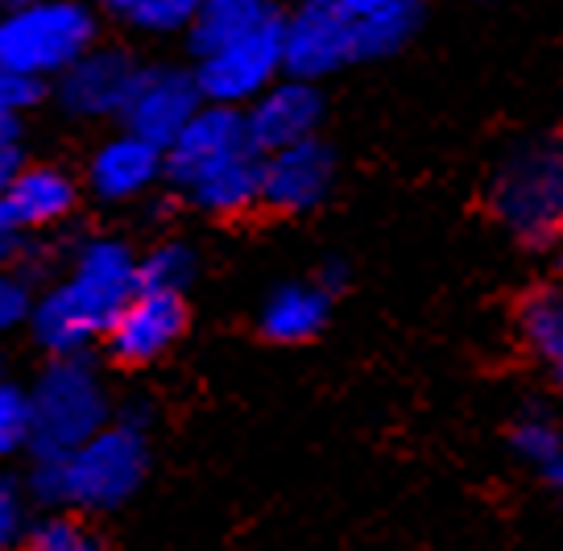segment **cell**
Here are the masks:
<instances>
[{
	"label": "cell",
	"instance_id": "7c38bea8",
	"mask_svg": "<svg viewBox=\"0 0 563 551\" xmlns=\"http://www.w3.org/2000/svg\"><path fill=\"white\" fill-rule=\"evenodd\" d=\"M183 328H187L183 295L137 286V295L124 302L117 323L108 328V344H112V356L124 365H150L175 349Z\"/></svg>",
	"mask_w": 563,
	"mask_h": 551
},
{
	"label": "cell",
	"instance_id": "7a4b0ae2",
	"mask_svg": "<svg viewBox=\"0 0 563 551\" xmlns=\"http://www.w3.org/2000/svg\"><path fill=\"white\" fill-rule=\"evenodd\" d=\"M150 464V448L141 436V423L100 427L91 440H84L58 456H34L30 489L46 506H75V510H112L124 498L137 494Z\"/></svg>",
	"mask_w": 563,
	"mask_h": 551
},
{
	"label": "cell",
	"instance_id": "ac0fdd59",
	"mask_svg": "<svg viewBox=\"0 0 563 551\" xmlns=\"http://www.w3.org/2000/svg\"><path fill=\"white\" fill-rule=\"evenodd\" d=\"M328 311H332V295L319 283H286L269 290L257 323H262V337L274 344H307L323 332Z\"/></svg>",
	"mask_w": 563,
	"mask_h": 551
},
{
	"label": "cell",
	"instance_id": "30bf717a",
	"mask_svg": "<svg viewBox=\"0 0 563 551\" xmlns=\"http://www.w3.org/2000/svg\"><path fill=\"white\" fill-rule=\"evenodd\" d=\"M245 150H257L253 137H249L245 108L203 104L183 125L175 142L166 145V183L187 191L195 178H203L208 170L224 166V162H232Z\"/></svg>",
	"mask_w": 563,
	"mask_h": 551
},
{
	"label": "cell",
	"instance_id": "484cf974",
	"mask_svg": "<svg viewBox=\"0 0 563 551\" xmlns=\"http://www.w3.org/2000/svg\"><path fill=\"white\" fill-rule=\"evenodd\" d=\"M46 100V84L13 67H0V121H21L30 108Z\"/></svg>",
	"mask_w": 563,
	"mask_h": 551
},
{
	"label": "cell",
	"instance_id": "277c9868",
	"mask_svg": "<svg viewBox=\"0 0 563 551\" xmlns=\"http://www.w3.org/2000/svg\"><path fill=\"white\" fill-rule=\"evenodd\" d=\"M100 42V18L88 0H34L0 18V67L51 84Z\"/></svg>",
	"mask_w": 563,
	"mask_h": 551
},
{
	"label": "cell",
	"instance_id": "2e32d148",
	"mask_svg": "<svg viewBox=\"0 0 563 551\" xmlns=\"http://www.w3.org/2000/svg\"><path fill=\"white\" fill-rule=\"evenodd\" d=\"M79 203V183L63 166H21V175L0 196V212L21 232L54 229L63 224Z\"/></svg>",
	"mask_w": 563,
	"mask_h": 551
},
{
	"label": "cell",
	"instance_id": "9c48e42d",
	"mask_svg": "<svg viewBox=\"0 0 563 551\" xmlns=\"http://www.w3.org/2000/svg\"><path fill=\"white\" fill-rule=\"evenodd\" d=\"M282 21H286V75L323 84L328 75L356 63L340 0H299L290 13H282Z\"/></svg>",
	"mask_w": 563,
	"mask_h": 551
},
{
	"label": "cell",
	"instance_id": "4fadbf2b",
	"mask_svg": "<svg viewBox=\"0 0 563 551\" xmlns=\"http://www.w3.org/2000/svg\"><path fill=\"white\" fill-rule=\"evenodd\" d=\"M319 121H323V91H319V84L295 79V75L274 79L253 104H245L249 137L262 154L316 137Z\"/></svg>",
	"mask_w": 563,
	"mask_h": 551
},
{
	"label": "cell",
	"instance_id": "cb8c5ba5",
	"mask_svg": "<svg viewBox=\"0 0 563 551\" xmlns=\"http://www.w3.org/2000/svg\"><path fill=\"white\" fill-rule=\"evenodd\" d=\"M514 448H518L522 461L547 469L555 456H563V436L543 410H530V415H522L518 427H514Z\"/></svg>",
	"mask_w": 563,
	"mask_h": 551
},
{
	"label": "cell",
	"instance_id": "3957f363",
	"mask_svg": "<svg viewBox=\"0 0 563 551\" xmlns=\"http://www.w3.org/2000/svg\"><path fill=\"white\" fill-rule=\"evenodd\" d=\"M489 212L527 250H551L563 236V142L530 137L497 162Z\"/></svg>",
	"mask_w": 563,
	"mask_h": 551
},
{
	"label": "cell",
	"instance_id": "ba28073f",
	"mask_svg": "<svg viewBox=\"0 0 563 551\" xmlns=\"http://www.w3.org/2000/svg\"><path fill=\"white\" fill-rule=\"evenodd\" d=\"M203 104L208 100L199 91L195 67L154 63V67H141L137 71V84H133L129 104L121 112V129H129V133H137V137L166 150Z\"/></svg>",
	"mask_w": 563,
	"mask_h": 551
},
{
	"label": "cell",
	"instance_id": "4316f807",
	"mask_svg": "<svg viewBox=\"0 0 563 551\" xmlns=\"http://www.w3.org/2000/svg\"><path fill=\"white\" fill-rule=\"evenodd\" d=\"M34 311V295H30V278L21 269H0V337L13 332L21 323H30Z\"/></svg>",
	"mask_w": 563,
	"mask_h": 551
},
{
	"label": "cell",
	"instance_id": "d6a6232c",
	"mask_svg": "<svg viewBox=\"0 0 563 551\" xmlns=\"http://www.w3.org/2000/svg\"><path fill=\"white\" fill-rule=\"evenodd\" d=\"M25 4H34V0H0V18H4V13H18Z\"/></svg>",
	"mask_w": 563,
	"mask_h": 551
},
{
	"label": "cell",
	"instance_id": "8fae6325",
	"mask_svg": "<svg viewBox=\"0 0 563 551\" xmlns=\"http://www.w3.org/2000/svg\"><path fill=\"white\" fill-rule=\"evenodd\" d=\"M335 183V154L323 137L282 145L274 154H265L262 170V208L278 216H302L316 212L323 199L332 196Z\"/></svg>",
	"mask_w": 563,
	"mask_h": 551
},
{
	"label": "cell",
	"instance_id": "6da1fadb",
	"mask_svg": "<svg viewBox=\"0 0 563 551\" xmlns=\"http://www.w3.org/2000/svg\"><path fill=\"white\" fill-rule=\"evenodd\" d=\"M137 262L117 236H88L70 257L67 278L54 283L30 311L37 344L54 356H70L108 337L121 307L137 295Z\"/></svg>",
	"mask_w": 563,
	"mask_h": 551
},
{
	"label": "cell",
	"instance_id": "9a60e30c",
	"mask_svg": "<svg viewBox=\"0 0 563 551\" xmlns=\"http://www.w3.org/2000/svg\"><path fill=\"white\" fill-rule=\"evenodd\" d=\"M340 13L352 30L356 63H377L410 46L427 18V0H340Z\"/></svg>",
	"mask_w": 563,
	"mask_h": 551
},
{
	"label": "cell",
	"instance_id": "d6986e66",
	"mask_svg": "<svg viewBox=\"0 0 563 551\" xmlns=\"http://www.w3.org/2000/svg\"><path fill=\"white\" fill-rule=\"evenodd\" d=\"M274 13H278V0H203L191 21V30H187V46L199 58V54L216 51L220 42L262 25Z\"/></svg>",
	"mask_w": 563,
	"mask_h": 551
},
{
	"label": "cell",
	"instance_id": "4dcf8cb0",
	"mask_svg": "<svg viewBox=\"0 0 563 551\" xmlns=\"http://www.w3.org/2000/svg\"><path fill=\"white\" fill-rule=\"evenodd\" d=\"M344 278H349V274H344V262H328V266L319 269L316 283L323 286L328 295H332V290H340V286H344Z\"/></svg>",
	"mask_w": 563,
	"mask_h": 551
},
{
	"label": "cell",
	"instance_id": "5bb4252c",
	"mask_svg": "<svg viewBox=\"0 0 563 551\" xmlns=\"http://www.w3.org/2000/svg\"><path fill=\"white\" fill-rule=\"evenodd\" d=\"M158 178H166V150L137 137V133H129V129L108 137L88 162L91 196L104 199V203L141 199Z\"/></svg>",
	"mask_w": 563,
	"mask_h": 551
},
{
	"label": "cell",
	"instance_id": "83f0119b",
	"mask_svg": "<svg viewBox=\"0 0 563 551\" xmlns=\"http://www.w3.org/2000/svg\"><path fill=\"white\" fill-rule=\"evenodd\" d=\"M25 166V142H21V121H0V196Z\"/></svg>",
	"mask_w": 563,
	"mask_h": 551
},
{
	"label": "cell",
	"instance_id": "52a82bcc",
	"mask_svg": "<svg viewBox=\"0 0 563 551\" xmlns=\"http://www.w3.org/2000/svg\"><path fill=\"white\" fill-rule=\"evenodd\" d=\"M137 71L141 63L133 58V51L96 42L88 54H79L67 71L54 79V100L75 121H108V117L121 121Z\"/></svg>",
	"mask_w": 563,
	"mask_h": 551
},
{
	"label": "cell",
	"instance_id": "e575fe53",
	"mask_svg": "<svg viewBox=\"0 0 563 551\" xmlns=\"http://www.w3.org/2000/svg\"><path fill=\"white\" fill-rule=\"evenodd\" d=\"M555 374H560V390H563V370H555Z\"/></svg>",
	"mask_w": 563,
	"mask_h": 551
},
{
	"label": "cell",
	"instance_id": "d4e9b609",
	"mask_svg": "<svg viewBox=\"0 0 563 551\" xmlns=\"http://www.w3.org/2000/svg\"><path fill=\"white\" fill-rule=\"evenodd\" d=\"M30 436H34L30 394L0 382V461L21 452V448H30Z\"/></svg>",
	"mask_w": 563,
	"mask_h": 551
},
{
	"label": "cell",
	"instance_id": "603a6c76",
	"mask_svg": "<svg viewBox=\"0 0 563 551\" xmlns=\"http://www.w3.org/2000/svg\"><path fill=\"white\" fill-rule=\"evenodd\" d=\"M21 551H104V543L84 518L54 515L21 535Z\"/></svg>",
	"mask_w": 563,
	"mask_h": 551
},
{
	"label": "cell",
	"instance_id": "8992f818",
	"mask_svg": "<svg viewBox=\"0 0 563 551\" xmlns=\"http://www.w3.org/2000/svg\"><path fill=\"white\" fill-rule=\"evenodd\" d=\"M282 75H286V21H282V13L195 58V79H199V91L208 104L245 108Z\"/></svg>",
	"mask_w": 563,
	"mask_h": 551
},
{
	"label": "cell",
	"instance_id": "f546056e",
	"mask_svg": "<svg viewBox=\"0 0 563 551\" xmlns=\"http://www.w3.org/2000/svg\"><path fill=\"white\" fill-rule=\"evenodd\" d=\"M21 253H25V232H21L9 216L0 212V269L18 266Z\"/></svg>",
	"mask_w": 563,
	"mask_h": 551
},
{
	"label": "cell",
	"instance_id": "7402d4cb",
	"mask_svg": "<svg viewBox=\"0 0 563 551\" xmlns=\"http://www.w3.org/2000/svg\"><path fill=\"white\" fill-rule=\"evenodd\" d=\"M137 274L141 286H150V290H175V295H183L195 283V274H199V257H195L187 241H162V245H154L137 262Z\"/></svg>",
	"mask_w": 563,
	"mask_h": 551
},
{
	"label": "cell",
	"instance_id": "e0dca14e",
	"mask_svg": "<svg viewBox=\"0 0 563 551\" xmlns=\"http://www.w3.org/2000/svg\"><path fill=\"white\" fill-rule=\"evenodd\" d=\"M262 150H245V154H236L224 166L208 170L203 178H195L183 196L191 199V208H199V212L220 216V220H236V216L262 208Z\"/></svg>",
	"mask_w": 563,
	"mask_h": 551
},
{
	"label": "cell",
	"instance_id": "836d02e7",
	"mask_svg": "<svg viewBox=\"0 0 563 551\" xmlns=\"http://www.w3.org/2000/svg\"><path fill=\"white\" fill-rule=\"evenodd\" d=\"M555 250H560V274H563V236H560V245H555Z\"/></svg>",
	"mask_w": 563,
	"mask_h": 551
},
{
	"label": "cell",
	"instance_id": "44dd1931",
	"mask_svg": "<svg viewBox=\"0 0 563 551\" xmlns=\"http://www.w3.org/2000/svg\"><path fill=\"white\" fill-rule=\"evenodd\" d=\"M104 13L133 34L175 37L191 30L195 13L203 0H100Z\"/></svg>",
	"mask_w": 563,
	"mask_h": 551
},
{
	"label": "cell",
	"instance_id": "ffe728a7",
	"mask_svg": "<svg viewBox=\"0 0 563 551\" xmlns=\"http://www.w3.org/2000/svg\"><path fill=\"white\" fill-rule=\"evenodd\" d=\"M518 337L539 361L563 370V286H539L518 302Z\"/></svg>",
	"mask_w": 563,
	"mask_h": 551
},
{
	"label": "cell",
	"instance_id": "f1b7e54d",
	"mask_svg": "<svg viewBox=\"0 0 563 551\" xmlns=\"http://www.w3.org/2000/svg\"><path fill=\"white\" fill-rule=\"evenodd\" d=\"M21 494L9 477H0V551H13L21 539Z\"/></svg>",
	"mask_w": 563,
	"mask_h": 551
},
{
	"label": "cell",
	"instance_id": "5b68a950",
	"mask_svg": "<svg viewBox=\"0 0 563 551\" xmlns=\"http://www.w3.org/2000/svg\"><path fill=\"white\" fill-rule=\"evenodd\" d=\"M34 456H58L84 440H91L100 427H108V394L84 353L54 356L46 374L37 377L34 394Z\"/></svg>",
	"mask_w": 563,
	"mask_h": 551
},
{
	"label": "cell",
	"instance_id": "1f68e13d",
	"mask_svg": "<svg viewBox=\"0 0 563 551\" xmlns=\"http://www.w3.org/2000/svg\"><path fill=\"white\" fill-rule=\"evenodd\" d=\"M543 473H547V481H551V485H555V489L563 494V456H555V461L547 464Z\"/></svg>",
	"mask_w": 563,
	"mask_h": 551
}]
</instances>
